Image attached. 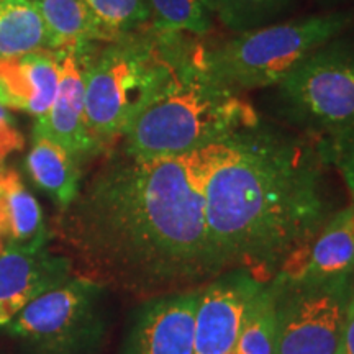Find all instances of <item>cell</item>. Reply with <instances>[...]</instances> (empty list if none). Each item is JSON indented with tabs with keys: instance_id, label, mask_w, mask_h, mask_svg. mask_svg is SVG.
<instances>
[{
	"instance_id": "cell-10",
	"label": "cell",
	"mask_w": 354,
	"mask_h": 354,
	"mask_svg": "<svg viewBox=\"0 0 354 354\" xmlns=\"http://www.w3.org/2000/svg\"><path fill=\"white\" fill-rule=\"evenodd\" d=\"M97 43L74 50L55 51L59 59V87L55 104L41 120H35L33 131L46 135L76 158L100 151L86 122V79Z\"/></svg>"
},
{
	"instance_id": "cell-22",
	"label": "cell",
	"mask_w": 354,
	"mask_h": 354,
	"mask_svg": "<svg viewBox=\"0 0 354 354\" xmlns=\"http://www.w3.org/2000/svg\"><path fill=\"white\" fill-rule=\"evenodd\" d=\"M274 295L271 287H263L248 312L236 343L228 354H274Z\"/></svg>"
},
{
	"instance_id": "cell-1",
	"label": "cell",
	"mask_w": 354,
	"mask_h": 354,
	"mask_svg": "<svg viewBox=\"0 0 354 354\" xmlns=\"http://www.w3.org/2000/svg\"><path fill=\"white\" fill-rule=\"evenodd\" d=\"M84 277L141 297L225 274L203 202V149L179 158H109L59 220Z\"/></svg>"
},
{
	"instance_id": "cell-11",
	"label": "cell",
	"mask_w": 354,
	"mask_h": 354,
	"mask_svg": "<svg viewBox=\"0 0 354 354\" xmlns=\"http://www.w3.org/2000/svg\"><path fill=\"white\" fill-rule=\"evenodd\" d=\"M198 290L148 299L136 312L123 354H194Z\"/></svg>"
},
{
	"instance_id": "cell-21",
	"label": "cell",
	"mask_w": 354,
	"mask_h": 354,
	"mask_svg": "<svg viewBox=\"0 0 354 354\" xmlns=\"http://www.w3.org/2000/svg\"><path fill=\"white\" fill-rule=\"evenodd\" d=\"M215 20L234 33L271 25L294 0H207Z\"/></svg>"
},
{
	"instance_id": "cell-2",
	"label": "cell",
	"mask_w": 354,
	"mask_h": 354,
	"mask_svg": "<svg viewBox=\"0 0 354 354\" xmlns=\"http://www.w3.org/2000/svg\"><path fill=\"white\" fill-rule=\"evenodd\" d=\"M317 141L263 122L203 149L210 241L225 271L279 272L331 215Z\"/></svg>"
},
{
	"instance_id": "cell-15",
	"label": "cell",
	"mask_w": 354,
	"mask_h": 354,
	"mask_svg": "<svg viewBox=\"0 0 354 354\" xmlns=\"http://www.w3.org/2000/svg\"><path fill=\"white\" fill-rule=\"evenodd\" d=\"M25 166L33 183L56 202L61 212L71 207L81 192L79 158L46 135L33 131Z\"/></svg>"
},
{
	"instance_id": "cell-17",
	"label": "cell",
	"mask_w": 354,
	"mask_h": 354,
	"mask_svg": "<svg viewBox=\"0 0 354 354\" xmlns=\"http://www.w3.org/2000/svg\"><path fill=\"white\" fill-rule=\"evenodd\" d=\"M46 26L48 50L64 51L102 41L84 0H37Z\"/></svg>"
},
{
	"instance_id": "cell-14",
	"label": "cell",
	"mask_w": 354,
	"mask_h": 354,
	"mask_svg": "<svg viewBox=\"0 0 354 354\" xmlns=\"http://www.w3.org/2000/svg\"><path fill=\"white\" fill-rule=\"evenodd\" d=\"M59 87V59L43 50L17 57H0V105L41 120L55 104Z\"/></svg>"
},
{
	"instance_id": "cell-19",
	"label": "cell",
	"mask_w": 354,
	"mask_h": 354,
	"mask_svg": "<svg viewBox=\"0 0 354 354\" xmlns=\"http://www.w3.org/2000/svg\"><path fill=\"white\" fill-rule=\"evenodd\" d=\"M151 8V26L167 33L189 38L207 37L214 30L207 0H148Z\"/></svg>"
},
{
	"instance_id": "cell-9",
	"label": "cell",
	"mask_w": 354,
	"mask_h": 354,
	"mask_svg": "<svg viewBox=\"0 0 354 354\" xmlns=\"http://www.w3.org/2000/svg\"><path fill=\"white\" fill-rule=\"evenodd\" d=\"M253 274L234 269L198 290L194 320V354H228L248 312L263 290Z\"/></svg>"
},
{
	"instance_id": "cell-4",
	"label": "cell",
	"mask_w": 354,
	"mask_h": 354,
	"mask_svg": "<svg viewBox=\"0 0 354 354\" xmlns=\"http://www.w3.org/2000/svg\"><path fill=\"white\" fill-rule=\"evenodd\" d=\"M259 122L253 105L207 73L203 61L179 86L141 110L123 133V151L179 158Z\"/></svg>"
},
{
	"instance_id": "cell-7",
	"label": "cell",
	"mask_w": 354,
	"mask_h": 354,
	"mask_svg": "<svg viewBox=\"0 0 354 354\" xmlns=\"http://www.w3.org/2000/svg\"><path fill=\"white\" fill-rule=\"evenodd\" d=\"M105 287L71 276L32 300L2 331L43 354H82L104 333L102 295Z\"/></svg>"
},
{
	"instance_id": "cell-20",
	"label": "cell",
	"mask_w": 354,
	"mask_h": 354,
	"mask_svg": "<svg viewBox=\"0 0 354 354\" xmlns=\"http://www.w3.org/2000/svg\"><path fill=\"white\" fill-rule=\"evenodd\" d=\"M104 43L117 41L151 25L148 0H84Z\"/></svg>"
},
{
	"instance_id": "cell-5",
	"label": "cell",
	"mask_w": 354,
	"mask_h": 354,
	"mask_svg": "<svg viewBox=\"0 0 354 354\" xmlns=\"http://www.w3.org/2000/svg\"><path fill=\"white\" fill-rule=\"evenodd\" d=\"M353 26L354 10L264 25L203 50L202 61L212 77L241 94L274 87L305 57Z\"/></svg>"
},
{
	"instance_id": "cell-25",
	"label": "cell",
	"mask_w": 354,
	"mask_h": 354,
	"mask_svg": "<svg viewBox=\"0 0 354 354\" xmlns=\"http://www.w3.org/2000/svg\"><path fill=\"white\" fill-rule=\"evenodd\" d=\"M0 2H6V0H0Z\"/></svg>"
},
{
	"instance_id": "cell-18",
	"label": "cell",
	"mask_w": 354,
	"mask_h": 354,
	"mask_svg": "<svg viewBox=\"0 0 354 354\" xmlns=\"http://www.w3.org/2000/svg\"><path fill=\"white\" fill-rule=\"evenodd\" d=\"M43 50H48V37L37 0L0 2V57Z\"/></svg>"
},
{
	"instance_id": "cell-12",
	"label": "cell",
	"mask_w": 354,
	"mask_h": 354,
	"mask_svg": "<svg viewBox=\"0 0 354 354\" xmlns=\"http://www.w3.org/2000/svg\"><path fill=\"white\" fill-rule=\"evenodd\" d=\"M354 274V207L335 212L300 253L287 261L276 281L326 284L351 281Z\"/></svg>"
},
{
	"instance_id": "cell-16",
	"label": "cell",
	"mask_w": 354,
	"mask_h": 354,
	"mask_svg": "<svg viewBox=\"0 0 354 354\" xmlns=\"http://www.w3.org/2000/svg\"><path fill=\"white\" fill-rule=\"evenodd\" d=\"M0 190L7 202L13 251L35 253L43 250L48 240V230L41 205L25 187L19 172L0 165Z\"/></svg>"
},
{
	"instance_id": "cell-24",
	"label": "cell",
	"mask_w": 354,
	"mask_h": 354,
	"mask_svg": "<svg viewBox=\"0 0 354 354\" xmlns=\"http://www.w3.org/2000/svg\"><path fill=\"white\" fill-rule=\"evenodd\" d=\"M342 354H354V284L349 292L346 312H344Z\"/></svg>"
},
{
	"instance_id": "cell-13",
	"label": "cell",
	"mask_w": 354,
	"mask_h": 354,
	"mask_svg": "<svg viewBox=\"0 0 354 354\" xmlns=\"http://www.w3.org/2000/svg\"><path fill=\"white\" fill-rule=\"evenodd\" d=\"M73 274V261L46 248L0 256V330L39 295L63 284Z\"/></svg>"
},
{
	"instance_id": "cell-23",
	"label": "cell",
	"mask_w": 354,
	"mask_h": 354,
	"mask_svg": "<svg viewBox=\"0 0 354 354\" xmlns=\"http://www.w3.org/2000/svg\"><path fill=\"white\" fill-rule=\"evenodd\" d=\"M315 141L325 165L342 176L354 207V130L317 136Z\"/></svg>"
},
{
	"instance_id": "cell-3",
	"label": "cell",
	"mask_w": 354,
	"mask_h": 354,
	"mask_svg": "<svg viewBox=\"0 0 354 354\" xmlns=\"http://www.w3.org/2000/svg\"><path fill=\"white\" fill-rule=\"evenodd\" d=\"M194 38L151 25L97 48L86 79V122L104 149L141 110L179 86L202 63Z\"/></svg>"
},
{
	"instance_id": "cell-6",
	"label": "cell",
	"mask_w": 354,
	"mask_h": 354,
	"mask_svg": "<svg viewBox=\"0 0 354 354\" xmlns=\"http://www.w3.org/2000/svg\"><path fill=\"white\" fill-rule=\"evenodd\" d=\"M274 87L287 118L313 135L354 130V37L330 39Z\"/></svg>"
},
{
	"instance_id": "cell-8",
	"label": "cell",
	"mask_w": 354,
	"mask_h": 354,
	"mask_svg": "<svg viewBox=\"0 0 354 354\" xmlns=\"http://www.w3.org/2000/svg\"><path fill=\"white\" fill-rule=\"evenodd\" d=\"M351 281L279 282L274 295V354H342Z\"/></svg>"
}]
</instances>
